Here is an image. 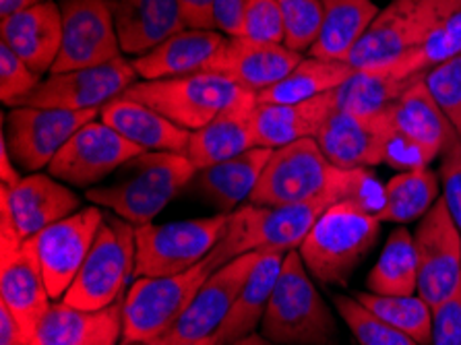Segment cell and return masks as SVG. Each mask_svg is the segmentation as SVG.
I'll return each mask as SVG.
<instances>
[{
  "label": "cell",
  "mask_w": 461,
  "mask_h": 345,
  "mask_svg": "<svg viewBox=\"0 0 461 345\" xmlns=\"http://www.w3.org/2000/svg\"><path fill=\"white\" fill-rule=\"evenodd\" d=\"M100 121L121 132L131 143L141 147L143 151L186 153L188 139H191V132L167 121L158 110L131 100L127 95L116 97L114 102L104 105Z\"/></svg>",
  "instance_id": "29"
},
{
  "label": "cell",
  "mask_w": 461,
  "mask_h": 345,
  "mask_svg": "<svg viewBox=\"0 0 461 345\" xmlns=\"http://www.w3.org/2000/svg\"><path fill=\"white\" fill-rule=\"evenodd\" d=\"M106 213L97 207H81L65 220L48 225L36 236L38 255L52 300H62L92 250Z\"/></svg>",
  "instance_id": "17"
},
{
  "label": "cell",
  "mask_w": 461,
  "mask_h": 345,
  "mask_svg": "<svg viewBox=\"0 0 461 345\" xmlns=\"http://www.w3.org/2000/svg\"><path fill=\"white\" fill-rule=\"evenodd\" d=\"M418 295L432 311L461 287V236L445 196L430 207L414 234Z\"/></svg>",
  "instance_id": "13"
},
{
  "label": "cell",
  "mask_w": 461,
  "mask_h": 345,
  "mask_svg": "<svg viewBox=\"0 0 461 345\" xmlns=\"http://www.w3.org/2000/svg\"><path fill=\"white\" fill-rule=\"evenodd\" d=\"M339 196L325 195L292 205L261 207L244 203L228 215V225L221 241L212 250V257L223 267L230 260L247 252H290L298 250L300 244L311 234L314 223Z\"/></svg>",
  "instance_id": "3"
},
{
  "label": "cell",
  "mask_w": 461,
  "mask_h": 345,
  "mask_svg": "<svg viewBox=\"0 0 461 345\" xmlns=\"http://www.w3.org/2000/svg\"><path fill=\"white\" fill-rule=\"evenodd\" d=\"M0 201L9 207L13 223L23 241L36 238L48 225L81 209L79 196L50 174H30L15 186L3 185Z\"/></svg>",
  "instance_id": "22"
},
{
  "label": "cell",
  "mask_w": 461,
  "mask_h": 345,
  "mask_svg": "<svg viewBox=\"0 0 461 345\" xmlns=\"http://www.w3.org/2000/svg\"><path fill=\"white\" fill-rule=\"evenodd\" d=\"M122 300L104 311H81L62 300L54 302L40 322L33 345H100L118 341V337H122Z\"/></svg>",
  "instance_id": "26"
},
{
  "label": "cell",
  "mask_w": 461,
  "mask_h": 345,
  "mask_svg": "<svg viewBox=\"0 0 461 345\" xmlns=\"http://www.w3.org/2000/svg\"><path fill=\"white\" fill-rule=\"evenodd\" d=\"M100 345H116V341H108V343H100Z\"/></svg>",
  "instance_id": "54"
},
{
  "label": "cell",
  "mask_w": 461,
  "mask_h": 345,
  "mask_svg": "<svg viewBox=\"0 0 461 345\" xmlns=\"http://www.w3.org/2000/svg\"><path fill=\"white\" fill-rule=\"evenodd\" d=\"M230 345H279V343H276V341H271V340H267V337H265V335H257V333H250V335H247V337H242V340H239V341H234V343H230Z\"/></svg>",
  "instance_id": "51"
},
{
  "label": "cell",
  "mask_w": 461,
  "mask_h": 345,
  "mask_svg": "<svg viewBox=\"0 0 461 345\" xmlns=\"http://www.w3.org/2000/svg\"><path fill=\"white\" fill-rule=\"evenodd\" d=\"M258 259H261V252H247L213 271L193 298L191 306L176 321V325L153 345H180L218 333Z\"/></svg>",
  "instance_id": "18"
},
{
  "label": "cell",
  "mask_w": 461,
  "mask_h": 345,
  "mask_svg": "<svg viewBox=\"0 0 461 345\" xmlns=\"http://www.w3.org/2000/svg\"><path fill=\"white\" fill-rule=\"evenodd\" d=\"M41 75L32 70L9 46L0 41V97L17 108L40 87Z\"/></svg>",
  "instance_id": "42"
},
{
  "label": "cell",
  "mask_w": 461,
  "mask_h": 345,
  "mask_svg": "<svg viewBox=\"0 0 461 345\" xmlns=\"http://www.w3.org/2000/svg\"><path fill=\"white\" fill-rule=\"evenodd\" d=\"M41 3H48V0H0V19H6L19 11H25Z\"/></svg>",
  "instance_id": "50"
},
{
  "label": "cell",
  "mask_w": 461,
  "mask_h": 345,
  "mask_svg": "<svg viewBox=\"0 0 461 345\" xmlns=\"http://www.w3.org/2000/svg\"><path fill=\"white\" fill-rule=\"evenodd\" d=\"M424 86L461 137V54L429 70Z\"/></svg>",
  "instance_id": "41"
},
{
  "label": "cell",
  "mask_w": 461,
  "mask_h": 345,
  "mask_svg": "<svg viewBox=\"0 0 461 345\" xmlns=\"http://www.w3.org/2000/svg\"><path fill=\"white\" fill-rule=\"evenodd\" d=\"M108 3H112V0H108Z\"/></svg>",
  "instance_id": "55"
},
{
  "label": "cell",
  "mask_w": 461,
  "mask_h": 345,
  "mask_svg": "<svg viewBox=\"0 0 461 345\" xmlns=\"http://www.w3.org/2000/svg\"><path fill=\"white\" fill-rule=\"evenodd\" d=\"M461 0H391L362 35L348 65L354 68H381L414 52L441 27Z\"/></svg>",
  "instance_id": "7"
},
{
  "label": "cell",
  "mask_w": 461,
  "mask_h": 345,
  "mask_svg": "<svg viewBox=\"0 0 461 345\" xmlns=\"http://www.w3.org/2000/svg\"><path fill=\"white\" fill-rule=\"evenodd\" d=\"M420 79L424 77L397 79V77L383 73L379 68H356L350 79L335 89V110L360 116L379 114L400 100Z\"/></svg>",
  "instance_id": "34"
},
{
  "label": "cell",
  "mask_w": 461,
  "mask_h": 345,
  "mask_svg": "<svg viewBox=\"0 0 461 345\" xmlns=\"http://www.w3.org/2000/svg\"><path fill=\"white\" fill-rule=\"evenodd\" d=\"M325 195L358 203L376 215L385 199V186L379 185L368 168L341 170L333 166L323 156L317 141L303 139L274 150L249 203L276 207L304 203Z\"/></svg>",
  "instance_id": "1"
},
{
  "label": "cell",
  "mask_w": 461,
  "mask_h": 345,
  "mask_svg": "<svg viewBox=\"0 0 461 345\" xmlns=\"http://www.w3.org/2000/svg\"><path fill=\"white\" fill-rule=\"evenodd\" d=\"M62 46L50 73L100 67L122 59L108 0H62Z\"/></svg>",
  "instance_id": "15"
},
{
  "label": "cell",
  "mask_w": 461,
  "mask_h": 345,
  "mask_svg": "<svg viewBox=\"0 0 461 345\" xmlns=\"http://www.w3.org/2000/svg\"><path fill=\"white\" fill-rule=\"evenodd\" d=\"M271 153L274 150L267 147H255L232 159L203 168L194 176V190L218 207L220 213H232L244 205V201L249 203Z\"/></svg>",
  "instance_id": "30"
},
{
  "label": "cell",
  "mask_w": 461,
  "mask_h": 345,
  "mask_svg": "<svg viewBox=\"0 0 461 345\" xmlns=\"http://www.w3.org/2000/svg\"><path fill=\"white\" fill-rule=\"evenodd\" d=\"M461 54V9L445 21L438 30L424 41L420 48L397 59L379 70L397 77V79H411L424 77L443 62Z\"/></svg>",
  "instance_id": "38"
},
{
  "label": "cell",
  "mask_w": 461,
  "mask_h": 345,
  "mask_svg": "<svg viewBox=\"0 0 461 345\" xmlns=\"http://www.w3.org/2000/svg\"><path fill=\"white\" fill-rule=\"evenodd\" d=\"M50 300L36 238L25 241L15 252L0 257V302L17 316L30 345L36 340L41 319L50 311Z\"/></svg>",
  "instance_id": "21"
},
{
  "label": "cell",
  "mask_w": 461,
  "mask_h": 345,
  "mask_svg": "<svg viewBox=\"0 0 461 345\" xmlns=\"http://www.w3.org/2000/svg\"><path fill=\"white\" fill-rule=\"evenodd\" d=\"M228 215L215 213L197 220L148 223L137 228V260L132 277H166L193 269L221 241Z\"/></svg>",
  "instance_id": "10"
},
{
  "label": "cell",
  "mask_w": 461,
  "mask_h": 345,
  "mask_svg": "<svg viewBox=\"0 0 461 345\" xmlns=\"http://www.w3.org/2000/svg\"><path fill=\"white\" fill-rule=\"evenodd\" d=\"M218 269V260L209 252L199 265L178 276L137 277L122 300V343L162 340L191 306L207 277Z\"/></svg>",
  "instance_id": "6"
},
{
  "label": "cell",
  "mask_w": 461,
  "mask_h": 345,
  "mask_svg": "<svg viewBox=\"0 0 461 345\" xmlns=\"http://www.w3.org/2000/svg\"><path fill=\"white\" fill-rule=\"evenodd\" d=\"M335 110V89L300 104H258L255 110L257 147L279 150L303 139H314Z\"/></svg>",
  "instance_id": "27"
},
{
  "label": "cell",
  "mask_w": 461,
  "mask_h": 345,
  "mask_svg": "<svg viewBox=\"0 0 461 345\" xmlns=\"http://www.w3.org/2000/svg\"><path fill=\"white\" fill-rule=\"evenodd\" d=\"M284 15V46L294 52L311 50L323 25L321 0H277Z\"/></svg>",
  "instance_id": "40"
},
{
  "label": "cell",
  "mask_w": 461,
  "mask_h": 345,
  "mask_svg": "<svg viewBox=\"0 0 461 345\" xmlns=\"http://www.w3.org/2000/svg\"><path fill=\"white\" fill-rule=\"evenodd\" d=\"M430 345H461V287L432 311Z\"/></svg>",
  "instance_id": "45"
},
{
  "label": "cell",
  "mask_w": 461,
  "mask_h": 345,
  "mask_svg": "<svg viewBox=\"0 0 461 345\" xmlns=\"http://www.w3.org/2000/svg\"><path fill=\"white\" fill-rule=\"evenodd\" d=\"M356 73V68L348 62L338 60H323V59H303L298 67L285 77L277 81L276 86L258 91V104H300L312 97L323 95L327 91L338 89L339 86L350 79Z\"/></svg>",
  "instance_id": "33"
},
{
  "label": "cell",
  "mask_w": 461,
  "mask_h": 345,
  "mask_svg": "<svg viewBox=\"0 0 461 345\" xmlns=\"http://www.w3.org/2000/svg\"><path fill=\"white\" fill-rule=\"evenodd\" d=\"M135 225L106 215L97 238L62 302L81 311H104L122 300L127 281L135 276Z\"/></svg>",
  "instance_id": "9"
},
{
  "label": "cell",
  "mask_w": 461,
  "mask_h": 345,
  "mask_svg": "<svg viewBox=\"0 0 461 345\" xmlns=\"http://www.w3.org/2000/svg\"><path fill=\"white\" fill-rule=\"evenodd\" d=\"M122 345H153V343H122Z\"/></svg>",
  "instance_id": "53"
},
{
  "label": "cell",
  "mask_w": 461,
  "mask_h": 345,
  "mask_svg": "<svg viewBox=\"0 0 461 345\" xmlns=\"http://www.w3.org/2000/svg\"><path fill=\"white\" fill-rule=\"evenodd\" d=\"M321 5L323 25L309 52L314 59L348 62L379 9L373 0H321Z\"/></svg>",
  "instance_id": "32"
},
{
  "label": "cell",
  "mask_w": 461,
  "mask_h": 345,
  "mask_svg": "<svg viewBox=\"0 0 461 345\" xmlns=\"http://www.w3.org/2000/svg\"><path fill=\"white\" fill-rule=\"evenodd\" d=\"M242 91L221 75L194 73L174 79L139 81L124 91V95L158 110L180 129L194 132L212 123Z\"/></svg>",
  "instance_id": "11"
},
{
  "label": "cell",
  "mask_w": 461,
  "mask_h": 345,
  "mask_svg": "<svg viewBox=\"0 0 461 345\" xmlns=\"http://www.w3.org/2000/svg\"><path fill=\"white\" fill-rule=\"evenodd\" d=\"M303 56L284 44H263L249 38H223L218 52L201 73L221 75L244 91H258L276 86L298 67Z\"/></svg>",
  "instance_id": "19"
},
{
  "label": "cell",
  "mask_w": 461,
  "mask_h": 345,
  "mask_svg": "<svg viewBox=\"0 0 461 345\" xmlns=\"http://www.w3.org/2000/svg\"><path fill=\"white\" fill-rule=\"evenodd\" d=\"M261 331L279 345H327L338 335V322L298 250H290L284 259Z\"/></svg>",
  "instance_id": "5"
},
{
  "label": "cell",
  "mask_w": 461,
  "mask_h": 345,
  "mask_svg": "<svg viewBox=\"0 0 461 345\" xmlns=\"http://www.w3.org/2000/svg\"><path fill=\"white\" fill-rule=\"evenodd\" d=\"M137 77L135 67L127 59H116L100 67L67 70V73H50L21 105L102 112L104 105L114 102L131 86H135Z\"/></svg>",
  "instance_id": "16"
},
{
  "label": "cell",
  "mask_w": 461,
  "mask_h": 345,
  "mask_svg": "<svg viewBox=\"0 0 461 345\" xmlns=\"http://www.w3.org/2000/svg\"><path fill=\"white\" fill-rule=\"evenodd\" d=\"M122 54L141 56L186 30L178 0H112Z\"/></svg>",
  "instance_id": "25"
},
{
  "label": "cell",
  "mask_w": 461,
  "mask_h": 345,
  "mask_svg": "<svg viewBox=\"0 0 461 345\" xmlns=\"http://www.w3.org/2000/svg\"><path fill=\"white\" fill-rule=\"evenodd\" d=\"M288 252H261V259L250 271L247 284L236 295L232 308L221 322L218 331L223 345H230L242 340L250 333H255L258 322H263L265 311H267L271 294L276 290L277 277L282 273L284 259Z\"/></svg>",
  "instance_id": "31"
},
{
  "label": "cell",
  "mask_w": 461,
  "mask_h": 345,
  "mask_svg": "<svg viewBox=\"0 0 461 345\" xmlns=\"http://www.w3.org/2000/svg\"><path fill=\"white\" fill-rule=\"evenodd\" d=\"M257 94L242 91L236 100L220 112L203 129L191 132L186 158L197 170L232 159L240 153L255 150V110Z\"/></svg>",
  "instance_id": "23"
},
{
  "label": "cell",
  "mask_w": 461,
  "mask_h": 345,
  "mask_svg": "<svg viewBox=\"0 0 461 345\" xmlns=\"http://www.w3.org/2000/svg\"><path fill=\"white\" fill-rule=\"evenodd\" d=\"M116 172L114 182L89 188L87 201L141 228L156 220L167 203L191 185L199 170L186 153L143 151Z\"/></svg>",
  "instance_id": "2"
},
{
  "label": "cell",
  "mask_w": 461,
  "mask_h": 345,
  "mask_svg": "<svg viewBox=\"0 0 461 345\" xmlns=\"http://www.w3.org/2000/svg\"><path fill=\"white\" fill-rule=\"evenodd\" d=\"M314 141H317L323 156L341 170H358V168L385 164V112L360 116L333 110L330 118L321 124Z\"/></svg>",
  "instance_id": "20"
},
{
  "label": "cell",
  "mask_w": 461,
  "mask_h": 345,
  "mask_svg": "<svg viewBox=\"0 0 461 345\" xmlns=\"http://www.w3.org/2000/svg\"><path fill=\"white\" fill-rule=\"evenodd\" d=\"M387 158L385 164L397 170L429 166L443 156L453 141L461 139L449 118L432 100L424 79L416 81L406 94L385 110Z\"/></svg>",
  "instance_id": "8"
},
{
  "label": "cell",
  "mask_w": 461,
  "mask_h": 345,
  "mask_svg": "<svg viewBox=\"0 0 461 345\" xmlns=\"http://www.w3.org/2000/svg\"><path fill=\"white\" fill-rule=\"evenodd\" d=\"M186 30H215V0H178Z\"/></svg>",
  "instance_id": "47"
},
{
  "label": "cell",
  "mask_w": 461,
  "mask_h": 345,
  "mask_svg": "<svg viewBox=\"0 0 461 345\" xmlns=\"http://www.w3.org/2000/svg\"><path fill=\"white\" fill-rule=\"evenodd\" d=\"M438 176L429 166L397 174L385 185V199L376 213L381 223H410L422 220L438 201Z\"/></svg>",
  "instance_id": "35"
},
{
  "label": "cell",
  "mask_w": 461,
  "mask_h": 345,
  "mask_svg": "<svg viewBox=\"0 0 461 345\" xmlns=\"http://www.w3.org/2000/svg\"><path fill=\"white\" fill-rule=\"evenodd\" d=\"M441 178H443V196L449 207L453 223L461 236V139L443 151L441 161Z\"/></svg>",
  "instance_id": "44"
},
{
  "label": "cell",
  "mask_w": 461,
  "mask_h": 345,
  "mask_svg": "<svg viewBox=\"0 0 461 345\" xmlns=\"http://www.w3.org/2000/svg\"><path fill=\"white\" fill-rule=\"evenodd\" d=\"M0 345H30L17 316L3 302H0Z\"/></svg>",
  "instance_id": "48"
},
{
  "label": "cell",
  "mask_w": 461,
  "mask_h": 345,
  "mask_svg": "<svg viewBox=\"0 0 461 345\" xmlns=\"http://www.w3.org/2000/svg\"><path fill=\"white\" fill-rule=\"evenodd\" d=\"M242 38L263 44H284V15L277 0H249Z\"/></svg>",
  "instance_id": "43"
},
{
  "label": "cell",
  "mask_w": 461,
  "mask_h": 345,
  "mask_svg": "<svg viewBox=\"0 0 461 345\" xmlns=\"http://www.w3.org/2000/svg\"><path fill=\"white\" fill-rule=\"evenodd\" d=\"M141 153V147L95 118L67 141L46 170L65 185L94 188Z\"/></svg>",
  "instance_id": "14"
},
{
  "label": "cell",
  "mask_w": 461,
  "mask_h": 345,
  "mask_svg": "<svg viewBox=\"0 0 461 345\" xmlns=\"http://www.w3.org/2000/svg\"><path fill=\"white\" fill-rule=\"evenodd\" d=\"M97 116H100L97 110L19 105V108H11L6 116V132L3 139L19 168H23L25 172H38L50 166L67 141Z\"/></svg>",
  "instance_id": "12"
},
{
  "label": "cell",
  "mask_w": 461,
  "mask_h": 345,
  "mask_svg": "<svg viewBox=\"0 0 461 345\" xmlns=\"http://www.w3.org/2000/svg\"><path fill=\"white\" fill-rule=\"evenodd\" d=\"M366 287L379 295H414L418 292V255L406 228L389 234L385 249L366 277Z\"/></svg>",
  "instance_id": "36"
},
{
  "label": "cell",
  "mask_w": 461,
  "mask_h": 345,
  "mask_svg": "<svg viewBox=\"0 0 461 345\" xmlns=\"http://www.w3.org/2000/svg\"><path fill=\"white\" fill-rule=\"evenodd\" d=\"M333 306L360 345H420L411 337L403 335L402 331L391 327L381 316L370 313L366 306H362L350 295L335 294Z\"/></svg>",
  "instance_id": "39"
},
{
  "label": "cell",
  "mask_w": 461,
  "mask_h": 345,
  "mask_svg": "<svg viewBox=\"0 0 461 345\" xmlns=\"http://www.w3.org/2000/svg\"><path fill=\"white\" fill-rule=\"evenodd\" d=\"M180 345H223V341L220 340V335L215 333L212 337H205V340H199V341H186V343H180Z\"/></svg>",
  "instance_id": "52"
},
{
  "label": "cell",
  "mask_w": 461,
  "mask_h": 345,
  "mask_svg": "<svg viewBox=\"0 0 461 345\" xmlns=\"http://www.w3.org/2000/svg\"><path fill=\"white\" fill-rule=\"evenodd\" d=\"M381 222L358 203H335L300 244L306 269L325 286H344L379 241Z\"/></svg>",
  "instance_id": "4"
},
{
  "label": "cell",
  "mask_w": 461,
  "mask_h": 345,
  "mask_svg": "<svg viewBox=\"0 0 461 345\" xmlns=\"http://www.w3.org/2000/svg\"><path fill=\"white\" fill-rule=\"evenodd\" d=\"M354 298L370 313L387 321L391 327L411 337L416 343H432V308L420 295H379L373 292H358Z\"/></svg>",
  "instance_id": "37"
},
{
  "label": "cell",
  "mask_w": 461,
  "mask_h": 345,
  "mask_svg": "<svg viewBox=\"0 0 461 345\" xmlns=\"http://www.w3.org/2000/svg\"><path fill=\"white\" fill-rule=\"evenodd\" d=\"M0 176H3V185H6V186H15L21 180V176L17 174L15 166H13L9 145H6L5 139H3V143H0Z\"/></svg>",
  "instance_id": "49"
},
{
  "label": "cell",
  "mask_w": 461,
  "mask_h": 345,
  "mask_svg": "<svg viewBox=\"0 0 461 345\" xmlns=\"http://www.w3.org/2000/svg\"><path fill=\"white\" fill-rule=\"evenodd\" d=\"M223 35L215 30H183L132 60L141 81L174 79L201 73L221 46Z\"/></svg>",
  "instance_id": "28"
},
{
  "label": "cell",
  "mask_w": 461,
  "mask_h": 345,
  "mask_svg": "<svg viewBox=\"0 0 461 345\" xmlns=\"http://www.w3.org/2000/svg\"><path fill=\"white\" fill-rule=\"evenodd\" d=\"M247 3L249 0H215V30L226 35V38H242Z\"/></svg>",
  "instance_id": "46"
},
{
  "label": "cell",
  "mask_w": 461,
  "mask_h": 345,
  "mask_svg": "<svg viewBox=\"0 0 461 345\" xmlns=\"http://www.w3.org/2000/svg\"><path fill=\"white\" fill-rule=\"evenodd\" d=\"M0 38L38 75L50 73L62 46V11L52 0L0 19Z\"/></svg>",
  "instance_id": "24"
}]
</instances>
